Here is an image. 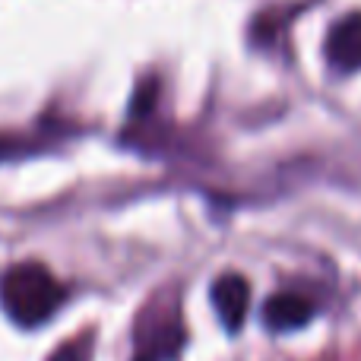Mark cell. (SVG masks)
<instances>
[{
	"instance_id": "obj_1",
	"label": "cell",
	"mask_w": 361,
	"mask_h": 361,
	"mask_svg": "<svg viewBox=\"0 0 361 361\" xmlns=\"http://www.w3.org/2000/svg\"><path fill=\"white\" fill-rule=\"evenodd\" d=\"M63 301V288L42 263H19L0 279V305L19 326H38L54 317Z\"/></svg>"
},
{
	"instance_id": "obj_2",
	"label": "cell",
	"mask_w": 361,
	"mask_h": 361,
	"mask_svg": "<svg viewBox=\"0 0 361 361\" xmlns=\"http://www.w3.org/2000/svg\"><path fill=\"white\" fill-rule=\"evenodd\" d=\"M212 305H216L219 320L225 324V330H241L244 317L250 307V286L244 276L225 273L212 282Z\"/></svg>"
},
{
	"instance_id": "obj_3",
	"label": "cell",
	"mask_w": 361,
	"mask_h": 361,
	"mask_svg": "<svg viewBox=\"0 0 361 361\" xmlns=\"http://www.w3.org/2000/svg\"><path fill=\"white\" fill-rule=\"evenodd\" d=\"M326 57L339 70H361V13H349L330 29Z\"/></svg>"
},
{
	"instance_id": "obj_4",
	"label": "cell",
	"mask_w": 361,
	"mask_h": 361,
	"mask_svg": "<svg viewBox=\"0 0 361 361\" xmlns=\"http://www.w3.org/2000/svg\"><path fill=\"white\" fill-rule=\"evenodd\" d=\"M314 305L305 298V295H295V292H282L273 295L263 307V320H267L269 330L276 333H286V330H298L311 320Z\"/></svg>"
},
{
	"instance_id": "obj_5",
	"label": "cell",
	"mask_w": 361,
	"mask_h": 361,
	"mask_svg": "<svg viewBox=\"0 0 361 361\" xmlns=\"http://www.w3.org/2000/svg\"><path fill=\"white\" fill-rule=\"evenodd\" d=\"M89 352H92V336H80L73 343L61 345L51 361H89Z\"/></svg>"
}]
</instances>
